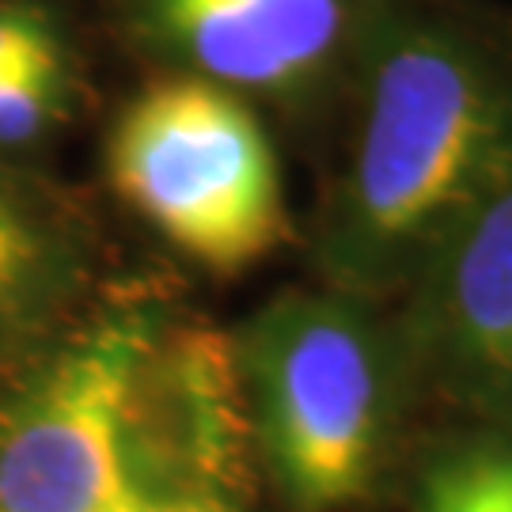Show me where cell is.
Instances as JSON below:
<instances>
[{"label": "cell", "instance_id": "6da1fadb", "mask_svg": "<svg viewBox=\"0 0 512 512\" xmlns=\"http://www.w3.org/2000/svg\"><path fill=\"white\" fill-rule=\"evenodd\" d=\"M236 346L156 300L99 311L0 387V512L255 490Z\"/></svg>", "mask_w": 512, "mask_h": 512}, {"label": "cell", "instance_id": "7a4b0ae2", "mask_svg": "<svg viewBox=\"0 0 512 512\" xmlns=\"http://www.w3.org/2000/svg\"><path fill=\"white\" fill-rule=\"evenodd\" d=\"M512 175V42L459 23L395 27L368 69L361 126L319 224L327 289L406 293Z\"/></svg>", "mask_w": 512, "mask_h": 512}, {"label": "cell", "instance_id": "3957f363", "mask_svg": "<svg viewBox=\"0 0 512 512\" xmlns=\"http://www.w3.org/2000/svg\"><path fill=\"white\" fill-rule=\"evenodd\" d=\"M255 459L289 512L361 509L384 467L391 368L346 293H289L239 338Z\"/></svg>", "mask_w": 512, "mask_h": 512}, {"label": "cell", "instance_id": "277c9868", "mask_svg": "<svg viewBox=\"0 0 512 512\" xmlns=\"http://www.w3.org/2000/svg\"><path fill=\"white\" fill-rule=\"evenodd\" d=\"M122 202L209 274H243L289 239L277 152L251 107L209 76L137 92L107 141Z\"/></svg>", "mask_w": 512, "mask_h": 512}, {"label": "cell", "instance_id": "5b68a950", "mask_svg": "<svg viewBox=\"0 0 512 512\" xmlns=\"http://www.w3.org/2000/svg\"><path fill=\"white\" fill-rule=\"evenodd\" d=\"M403 361L425 391L512 433V175L410 281Z\"/></svg>", "mask_w": 512, "mask_h": 512}, {"label": "cell", "instance_id": "8992f818", "mask_svg": "<svg viewBox=\"0 0 512 512\" xmlns=\"http://www.w3.org/2000/svg\"><path fill=\"white\" fill-rule=\"evenodd\" d=\"M148 27L232 92H300L342 50L349 0H148Z\"/></svg>", "mask_w": 512, "mask_h": 512}, {"label": "cell", "instance_id": "52a82bcc", "mask_svg": "<svg viewBox=\"0 0 512 512\" xmlns=\"http://www.w3.org/2000/svg\"><path fill=\"white\" fill-rule=\"evenodd\" d=\"M73 277L65 224L35 190L0 171V357L31 338Z\"/></svg>", "mask_w": 512, "mask_h": 512}, {"label": "cell", "instance_id": "ba28073f", "mask_svg": "<svg viewBox=\"0 0 512 512\" xmlns=\"http://www.w3.org/2000/svg\"><path fill=\"white\" fill-rule=\"evenodd\" d=\"M418 512H512V433L482 429L421 467Z\"/></svg>", "mask_w": 512, "mask_h": 512}, {"label": "cell", "instance_id": "9c48e42d", "mask_svg": "<svg viewBox=\"0 0 512 512\" xmlns=\"http://www.w3.org/2000/svg\"><path fill=\"white\" fill-rule=\"evenodd\" d=\"M65 103L69 65L65 46L57 42L0 76V148H16L42 137L65 114Z\"/></svg>", "mask_w": 512, "mask_h": 512}, {"label": "cell", "instance_id": "30bf717a", "mask_svg": "<svg viewBox=\"0 0 512 512\" xmlns=\"http://www.w3.org/2000/svg\"><path fill=\"white\" fill-rule=\"evenodd\" d=\"M103 512H255V490H194V494L129 501Z\"/></svg>", "mask_w": 512, "mask_h": 512}, {"label": "cell", "instance_id": "8fae6325", "mask_svg": "<svg viewBox=\"0 0 512 512\" xmlns=\"http://www.w3.org/2000/svg\"><path fill=\"white\" fill-rule=\"evenodd\" d=\"M8 69H16V65H8ZM8 69H0V76H4V73H8Z\"/></svg>", "mask_w": 512, "mask_h": 512}]
</instances>
